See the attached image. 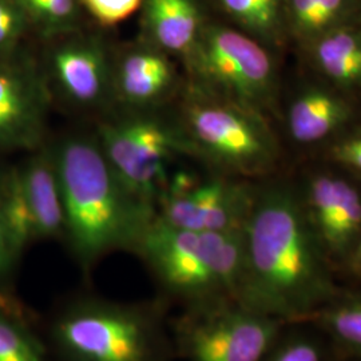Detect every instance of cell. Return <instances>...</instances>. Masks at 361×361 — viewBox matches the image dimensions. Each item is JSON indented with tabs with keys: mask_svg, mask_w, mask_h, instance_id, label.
<instances>
[{
	"mask_svg": "<svg viewBox=\"0 0 361 361\" xmlns=\"http://www.w3.org/2000/svg\"><path fill=\"white\" fill-rule=\"evenodd\" d=\"M341 284L361 285V237L347 265L338 274Z\"/></svg>",
	"mask_w": 361,
	"mask_h": 361,
	"instance_id": "cell-29",
	"label": "cell"
},
{
	"mask_svg": "<svg viewBox=\"0 0 361 361\" xmlns=\"http://www.w3.org/2000/svg\"><path fill=\"white\" fill-rule=\"evenodd\" d=\"M310 228L337 276L361 237V188L332 173L310 176L298 188Z\"/></svg>",
	"mask_w": 361,
	"mask_h": 361,
	"instance_id": "cell-11",
	"label": "cell"
},
{
	"mask_svg": "<svg viewBox=\"0 0 361 361\" xmlns=\"http://www.w3.org/2000/svg\"><path fill=\"white\" fill-rule=\"evenodd\" d=\"M3 171L0 170V305L8 307V308H18L16 304L11 300V297L7 296L6 286L7 281L11 276L13 267L18 262V257L13 253V247L10 244V238L6 231L4 219L1 214V185H3Z\"/></svg>",
	"mask_w": 361,
	"mask_h": 361,
	"instance_id": "cell-26",
	"label": "cell"
},
{
	"mask_svg": "<svg viewBox=\"0 0 361 361\" xmlns=\"http://www.w3.org/2000/svg\"><path fill=\"white\" fill-rule=\"evenodd\" d=\"M114 56L94 39H70L54 46L42 68L51 94L85 111L101 110L114 102Z\"/></svg>",
	"mask_w": 361,
	"mask_h": 361,
	"instance_id": "cell-12",
	"label": "cell"
},
{
	"mask_svg": "<svg viewBox=\"0 0 361 361\" xmlns=\"http://www.w3.org/2000/svg\"><path fill=\"white\" fill-rule=\"evenodd\" d=\"M256 186L226 177L200 180L190 173L169 176L157 217L171 226L197 232H231L244 228Z\"/></svg>",
	"mask_w": 361,
	"mask_h": 361,
	"instance_id": "cell-9",
	"label": "cell"
},
{
	"mask_svg": "<svg viewBox=\"0 0 361 361\" xmlns=\"http://www.w3.org/2000/svg\"><path fill=\"white\" fill-rule=\"evenodd\" d=\"M95 138L126 189L155 210L166 189L173 158L194 154L180 121L173 122L155 110H130L104 121Z\"/></svg>",
	"mask_w": 361,
	"mask_h": 361,
	"instance_id": "cell-5",
	"label": "cell"
},
{
	"mask_svg": "<svg viewBox=\"0 0 361 361\" xmlns=\"http://www.w3.org/2000/svg\"><path fill=\"white\" fill-rule=\"evenodd\" d=\"M337 361H361V359H355V357H344V356H340L338 355V359Z\"/></svg>",
	"mask_w": 361,
	"mask_h": 361,
	"instance_id": "cell-31",
	"label": "cell"
},
{
	"mask_svg": "<svg viewBox=\"0 0 361 361\" xmlns=\"http://www.w3.org/2000/svg\"><path fill=\"white\" fill-rule=\"evenodd\" d=\"M51 97L38 61L20 50L0 58V147L37 150Z\"/></svg>",
	"mask_w": 361,
	"mask_h": 361,
	"instance_id": "cell-10",
	"label": "cell"
},
{
	"mask_svg": "<svg viewBox=\"0 0 361 361\" xmlns=\"http://www.w3.org/2000/svg\"><path fill=\"white\" fill-rule=\"evenodd\" d=\"M350 116V104L340 94L312 86L293 99L288 111V128L296 142H319L344 126Z\"/></svg>",
	"mask_w": 361,
	"mask_h": 361,
	"instance_id": "cell-15",
	"label": "cell"
},
{
	"mask_svg": "<svg viewBox=\"0 0 361 361\" xmlns=\"http://www.w3.org/2000/svg\"><path fill=\"white\" fill-rule=\"evenodd\" d=\"M168 304L162 297L141 302L71 297L49 324V350L58 361H174Z\"/></svg>",
	"mask_w": 361,
	"mask_h": 361,
	"instance_id": "cell-3",
	"label": "cell"
},
{
	"mask_svg": "<svg viewBox=\"0 0 361 361\" xmlns=\"http://www.w3.org/2000/svg\"><path fill=\"white\" fill-rule=\"evenodd\" d=\"M310 320L317 324L340 356L361 359V285L341 284Z\"/></svg>",
	"mask_w": 361,
	"mask_h": 361,
	"instance_id": "cell-17",
	"label": "cell"
},
{
	"mask_svg": "<svg viewBox=\"0 0 361 361\" xmlns=\"http://www.w3.org/2000/svg\"><path fill=\"white\" fill-rule=\"evenodd\" d=\"M28 20L19 0H0V58L19 51Z\"/></svg>",
	"mask_w": 361,
	"mask_h": 361,
	"instance_id": "cell-24",
	"label": "cell"
},
{
	"mask_svg": "<svg viewBox=\"0 0 361 361\" xmlns=\"http://www.w3.org/2000/svg\"><path fill=\"white\" fill-rule=\"evenodd\" d=\"M27 16L46 35L51 37L71 28L77 15L75 0H19Z\"/></svg>",
	"mask_w": 361,
	"mask_h": 361,
	"instance_id": "cell-23",
	"label": "cell"
},
{
	"mask_svg": "<svg viewBox=\"0 0 361 361\" xmlns=\"http://www.w3.org/2000/svg\"><path fill=\"white\" fill-rule=\"evenodd\" d=\"M312 56L319 71L338 89L361 91V34L329 31L314 43Z\"/></svg>",
	"mask_w": 361,
	"mask_h": 361,
	"instance_id": "cell-18",
	"label": "cell"
},
{
	"mask_svg": "<svg viewBox=\"0 0 361 361\" xmlns=\"http://www.w3.org/2000/svg\"><path fill=\"white\" fill-rule=\"evenodd\" d=\"M190 91L180 123L194 154L237 174L267 173L277 157V149L265 116L193 87Z\"/></svg>",
	"mask_w": 361,
	"mask_h": 361,
	"instance_id": "cell-8",
	"label": "cell"
},
{
	"mask_svg": "<svg viewBox=\"0 0 361 361\" xmlns=\"http://www.w3.org/2000/svg\"><path fill=\"white\" fill-rule=\"evenodd\" d=\"M135 255L154 277L161 297L183 307L238 298L244 276V233L197 232L155 217Z\"/></svg>",
	"mask_w": 361,
	"mask_h": 361,
	"instance_id": "cell-4",
	"label": "cell"
},
{
	"mask_svg": "<svg viewBox=\"0 0 361 361\" xmlns=\"http://www.w3.org/2000/svg\"><path fill=\"white\" fill-rule=\"evenodd\" d=\"M332 154L337 162L361 171V133L336 145Z\"/></svg>",
	"mask_w": 361,
	"mask_h": 361,
	"instance_id": "cell-28",
	"label": "cell"
},
{
	"mask_svg": "<svg viewBox=\"0 0 361 361\" xmlns=\"http://www.w3.org/2000/svg\"><path fill=\"white\" fill-rule=\"evenodd\" d=\"M20 171L35 225V240H63L65 214L52 150H39L20 166Z\"/></svg>",
	"mask_w": 361,
	"mask_h": 361,
	"instance_id": "cell-14",
	"label": "cell"
},
{
	"mask_svg": "<svg viewBox=\"0 0 361 361\" xmlns=\"http://www.w3.org/2000/svg\"><path fill=\"white\" fill-rule=\"evenodd\" d=\"M0 361H51L49 347L28 326L22 310L0 305Z\"/></svg>",
	"mask_w": 361,
	"mask_h": 361,
	"instance_id": "cell-21",
	"label": "cell"
},
{
	"mask_svg": "<svg viewBox=\"0 0 361 361\" xmlns=\"http://www.w3.org/2000/svg\"><path fill=\"white\" fill-rule=\"evenodd\" d=\"M225 10L257 38L277 40L280 26L279 0H221Z\"/></svg>",
	"mask_w": 361,
	"mask_h": 361,
	"instance_id": "cell-22",
	"label": "cell"
},
{
	"mask_svg": "<svg viewBox=\"0 0 361 361\" xmlns=\"http://www.w3.org/2000/svg\"><path fill=\"white\" fill-rule=\"evenodd\" d=\"M314 1L319 8L324 28L329 26V23L335 20L344 6V0H314Z\"/></svg>",
	"mask_w": 361,
	"mask_h": 361,
	"instance_id": "cell-30",
	"label": "cell"
},
{
	"mask_svg": "<svg viewBox=\"0 0 361 361\" xmlns=\"http://www.w3.org/2000/svg\"><path fill=\"white\" fill-rule=\"evenodd\" d=\"M1 214L13 253L19 259L27 246L37 241L20 166L3 171Z\"/></svg>",
	"mask_w": 361,
	"mask_h": 361,
	"instance_id": "cell-20",
	"label": "cell"
},
{
	"mask_svg": "<svg viewBox=\"0 0 361 361\" xmlns=\"http://www.w3.org/2000/svg\"><path fill=\"white\" fill-rule=\"evenodd\" d=\"M62 194L65 237L85 274L107 255L135 253L157 210L118 178L95 135H71L52 149Z\"/></svg>",
	"mask_w": 361,
	"mask_h": 361,
	"instance_id": "cell-2",
	"label": "cell"
},
{
	"mask_svg": "<svg viewBox=\"0 0 361 361\" xmlns=\"http://www.w3.org/2000/svg\"><path fill=\"white\" fill-rule=\"evenodd\" d=\"M183 61L195 90L262 116L271 109L276 68L257 39L231 28H207Z\"/></svg>",
	"mask_w": 361,
	"mask_h": 361,
	"instance_id": "cell-6",
	"label": "cell"
},
{
	"mask_svg": "<svg viewBox=\"0 0 361 361\" xmlns=\"http://www.w3.org/2000/svg\"><path fill=\"white\" fill-rule=\"evenodd\" d=\"M285 324L238 298H221L183 307L170 319V332L182 360L261 361Z\"/></svg>",
	"mask_w": 361,
	"mask_h": 361,
	"instance_id": "cell-7",
	"label": "cell"
},
{
	"mask_svg": "<svg viewBox=\"0 0 361 361\" xmlns=\"http://www.w3.org/2000/svg\"><path fill=\"white\" fill-rule=\"evenodd\" d=\"M145 26L150 44L180 56L190 51L201 32L194 0H146Z\"/></svg>",
	"mask_w": 361,
	"mask_h": 361,
	"instance_id": "cell-16",
	"label": "cell"
},
{
	"mask_svg": "<svg viewBox=\"0 0 361 361\" xmlns=\"http://www.w3.org/2000/svg\"><path fill=\"white\" fill-rule=\"evenodd\" d=\"M331 338L312 320L285 324L276 343L261 361H337Z\"/></svg>",
	"mask_w": 361,
	"mask_h": 361,
	"instance_id": "cell-19",
	"label": "cell"
},
{
	"mask_svg": "<svg viewBox=\"0 0 361 361\" xmlns=\"http://www.w3.org/2000/svg\"><path fill=\"white\" fill-rule=\"evenodd\" d=\"M177 87V70L169 54L147 43L114 58V102L129 110H155Z\"/></svg>",
	"mask_w": 361,
	"mask_h": 361,
	"instance_id": "cell-13",
	"label": "cell"
},
{
	"mask_svg": "<svg viewBox=\"0 0 361 361\" xmlns=\"http://www.w3.org/2000/svg\"><path fill=\"white\" fill-rule=\"evenodd\" d=\"M238 300L285 323L308 320L340 289V280L310 228L298 188L258 186L244 228Z\"/></svg>",
	"mask_w": 361,
	"mask_h": 361,
	"instance_id": "cell-1",
	"label": "cell"
},
{
	"mask_svg": "<svg viewBox=\"0 0 361 361\" xmlns=\"http://www.w3.org/2000/svg\"><path fill=\"white\" fill-rule=\"evenodd\" d=\"M102 26H116L135 13L143 0H79Z\"/></svg>",
	"mask_w": 361,
	"mask_h": 361,
	"instance_id": "cell-25",
	"label": "cell"
},
{
	"mask_svg": "<svg viewBox=\"0 0 361 361\" xmlns=\"http://www.w3.org/2000/svg\"><path fill=\"white\" fill-rule=\"evenodd\" d=\"M292 13L297 26L307 32H319L324 30L319 8L314 0H292Z\"/></svg>",
	"mask_w": 361,
	"mask_h": 361,
	"instance_id": "cell-27",
	"label": "cell"
}]
</instances>
